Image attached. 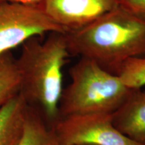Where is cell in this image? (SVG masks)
<instances>
[{"label": "cell", "instance_id": "obj_3", "mask_svg": "<svg viewBox=\"0 0 145 145\" xmlns=\"http://www.w3.org/2000/svg\"><path fill=\"white\" fill-rule=\"evenodd\" d=\"M69 75L71 81L63 90L58 118L96 112L112 114L131 90L119 76L86 57L72 65Z\"/></svg>", "mask_w": 145, "mask_h": 145}, {"label": "cell", "instance_id": "obj_11", "mask_svg": "<svg viewBox=\"0 0 145 145\" xmlns=\"http://www.w3.org/2000/svg\"><path fill=\"white\" fill-rule=\"evenodd\" d=\"M115 75L130 89L145 86V57H134L126 60L118 69Z\"/></svg>", "mask_w": 145, "mask_h": 145}, {"label": "cell", "instance_id": "obj_12", "mask_svg": "<svg viewBox=\"0 0 145 145\" xmlns=\"http://www.w3.org/2000/svg\"><path fill=\"white\" fill-rule=\"evenodd\" d=\"M119 5L130 14L145 21V0H119Z\"/></svg>", "mask_w": 145, "mask_h": 145}, {"label": "cell", "instance_id": "obj_13", "mask_svg": "<svg viewBox=\"0 0 145 145\" xmlns=\"http://www.w3.org/2000/svg\"><path fill=\"white\" fill-rule=\"evenodd\" d=\"M43 0H0V3H16L26 5H41Z\"/></svg>", "mask_w": 145, "mask_h": 145}, {"label": "cell", "instance_id": "obj_7", "mask_svg": "<svg viewBox=\"0 0 145 145\" xmlns=\"http://www.w3.org/2000/svg\"><path fill=\"white\" fill-rule=\"evenodd\" d=\"M112 116L114 126L123 135L145 145V89H131Z\"/></svg>", "mask_w": 145, "mask_h": 145}, {"label": "cell", "instance_id": "obj_8", "mask_svg": "<svg viewBox=\"0 0 145 145\" xmlns=\"http://www.w3.org/2000/svg\"><path fill=\"white\" fill-rule=\"evenodd\" d=\"M14 145H62L57 134L37 109L27 106L20 135Z\"/></svg>", "mask_w": 145, "mask_h": 145}, {"label": "cell", "instance_id": "obj_5", "mask_svg": "<svg viewBox=\"0 0 145 145\" xmlns=\"http://www.w3.org/2000/svg\"><path fill=\"white\" fill-rule=\"evenodd\" d=\"M51 125L62 145H142L119 132L110 113L68 116L59 118Z\"/></svg>", "mask_w": 145, "mask_h": 145}, {"label": "cell", "instance_id": "obj_10", "mask_svg": "<svg viewBox=\"0 0 145 145\" xmlns=\"http://www.w3.org/2000/svg\"><path fill=\"white\" fill-rule=\"evenodd\" d=\"M10 51L0 56V108L19 93L20 76Z\"/></svg>", "mask_w": 145, "mask_h": 145}, {"label": "cell", "instance_id": "obj_1", "mask_svg": "<svg viewBox=\"0 0 145 145\" xmlns=\"http://www.w3.org/2000/svg\"><path fill=\"white\" fill-rule=\"evenodd\" d=\"M71 56L92 59L116 74L134 57H145V21L120 6L79 30L66 33Z\"/></svg>", "mask_w": 145, "mask_h": 145}, {"label": "cell", "instance_id": "obj_6", "mask_svg": "<svg viewBox=\"0 0 145 145\" xmlns=\"http://www.w3.org/2000/svg\"><path fill=\"white\" fill-rule=\"evenodd\" d=\"M46 13L67 32L79 30L119 6V0H43Z\"/></svg>", "mask_w": 145, "mask_h": 145}, {"label": "cell", "instance_id": "obj_9", "mask_svg": "<svg viewBox=\"0 0 145 145\" xmlns=\"http://www.w3.org/2000/svg\"><path fill=\"white\" fill-rule=\"evenodd\" d=\"M27 104L20 93L0 108V145H14L20 135Z\"/></svg>", "mask_w": 145, "mask_h": 145}, {"label": "cell", "instance_id": "obj_4", "mask_svg": "<svg viewBox=\"0 0 145 145\" xmlns=\"http://www.w3.org/2000/svg\"><path fill=\"white\" fill-rule=\"evenodd\" d=\"M47 32L67 31L46 13L42 4L0 3V56Z\"/></svg>", "mask_w": 145, "mask_h": 145}, {"label": "cell", "instance_id": "obj_2", "mask_svg": "<svg viewBox=\"0 0 145 145\" xmlns=\"http://www.w3.org/2000/svg\"><path fill=\"white\" fill-rule=\"evenodd\" d=\"M70 56L66 33L50 32L44 41L34 36L24 42L16 59L20 76L19 93L50 125L58 118L63 68Z\"/></svg>", "mask_w": 145, "mask_h": 145}]
</instances>
